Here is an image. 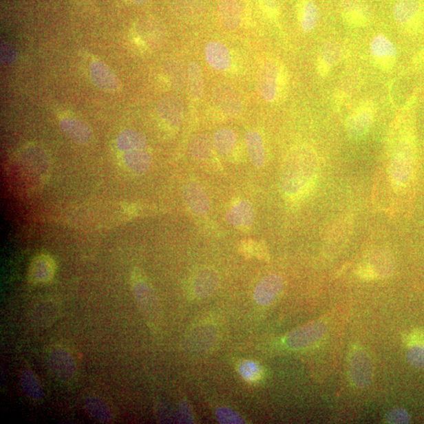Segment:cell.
Here are the masks:
<instances>
[{
  "label": "cell",
  "mask_w": 424,
  "mask_h": 424,
  "mask_svg": "<svg viewBox=\"0 0 424 424\" xmlns=\"http://www.w3.org/2000/svg\"><path fill=\"white\" fill-rule=\"evenodd\" d=\"M204 8L202 0H181L178 3V13L183 18L193 19L203 12Z\"/></svg>",
  "instance_id": "1f68e13d"
},
{
  "label": "cell",
  "mask_w": 424,
  "mask_h": 424,
  "mask_svg": "<svg viewBox=\"0 0 424 424\" xmlns=\"http://www.w3.org/2000/svg\"><path fill=\"white\" fill-rule=\"evenodd\" d=\"M259 1L268 15L271 18H276L280 9L281 0H259Z\"/></svg>",
  "instance_id": "8d00e7d4"
},
{
  "label": "cell",
  "mask_w": 424,
  "mask_h": 424,
  "mask_svg": "<svg viewBox=\"0 0 424 424\" xmlns=\"http://www.w3.org/2000/svg\"><path fill=\"white\" fill-rule=\"evenodd\" d=\"M158 113L160 119L171 128L180 127L184 116V104L176 96L161 98L158 104Z\"/></svg>",
  "instance_id": "8fae6325"
},
{
  "label": "cell",
  "mask_w": 424,
  "mask_h": 424,
  "mask_svg": "<svg viewBox=\"0 0 424 424\" xmlns=\"http://www.w3.org/2000/svg\"><path fill=\"white\" fill-rule=\"evenodd\" d=\"M375 105L371 100H364L351 112L346 120V130L354 140H361L369 134L375 120Z\"/></svg>",
  "instance_id": "277c9868"
},
{
  "label": "cell",
  "mask_w": 424,
  "mask_h": 424,
  "mask_svg": "<svg viewBox=\"0 0 424 424\" xmlns=\"http://www.w3.org/2000/svg\"><path fill=\"white\" fill-rule=\"evenodd\" d=\"M284 282L277 275H268L262 280L254 292L255 302L259 305L270 304L281 294Z\"/></svg>",
  "instance_id": "5bb4252c"
},
{
  "label": "cell",
  "mask_w": 424,
  "mask_h": 424,
  "mask_svg": "<svg viewBox=\"0 0 424 424\" xmlns=\"http://www.w3.org/2000/svg\"><path fill=\"white\" fill-rule=\"evenodd\" d=\"M118 147L127 152L142 150L147 147V139L141 133L127 130L120 134L118 138Z\"/></svg>",
  "instance_id": "83f0119b"
},
{
  "label": "cell",
  "mask_w": 424,
  "mask_h": 424,
  "mask_svg": "<svg viewBox=\"0 0 424 424\" xmlns=\"http://www.w3.org/2000/svg\"><path fill=\"white\" fill-rule=\"evenodd\" d=\"M219 15L222 24L227 29H238L243 18L241 0H220Z\"/></svg>",
  "instance_id": "ffe728a7"
},
{
  "label": "cell",
  "mask_w": 424,
  "mask_h": 424,
  "mask_svg": "<svg viewBox=\"0 0 424 424\" xmlns=\"http://www.w3.org/2000/svg\"><path fill=\"white\" fill-rule=\"evenodd\" d=\"M255 219L253 206L248 200H238L231 206L226 215L229 224L239 231H248L253 226Z\"/></svg>",
  "instance_id": "7c38bea8"
},
{
  "label": "cell",
  "mask_w": 424,
  "mask_h": 424,
  "mask_svg": "<svg viewBox=\"0 0 424 424\" xmlns=\"http://www.w3.org/2000/svg\"><path fill=\"white\" fill-rule=\"evenodd\" d=\"M187 78L189 92L191 98L194 100L202 98L204 92V80L200 65L196 63L189 64Z\"/></svg>",
  "instance_id": "d4e9b609"
},
{
  "label": "cell",
  "mask_w": 424,
  "mask_h": 424,
  "mask_svg": "<svg viewBox=\"0 0 424 424\" xmlns=\"http://www.w3.org/2000/svg\"><path fill=\"white\" fill-rule=\"evenodd\" d=\"M394 268L392 255L387 251L377 250L370 253L366 261L359 266L357 273L363 280L372 281L389 277Z\"/></svg>",
  "instance_id": "8992f818"
},
{
  "label": "cell",
  "mask_w": 424,
  "mask_h": 424,
  "mask_svg": "<svg viewBox=\"0 0 424 424\" xmlns=\"http://www.w3.org/2000/svg\"><path fill=\"white\" fill-rule=\"evenodd\" d=\"M301 30L305 33L315 30L320 19L319 9L314 0H301L297 8Z\"/></svg>",
  "instance_id": "44dd1931"
},
{
  "label": "cell",
  "mask_w": 424,
  "mask_h": 424,
  "mask_svg": "<svg viewBox=\"0 0 424 424\" xmlns=\"http://www.w3.org/2000/svg\"><path fill=\"white\" fill-rule=\"evenodd\" d=\"M245 142L249 158L253 165L256 167L264 166L266 161L265 147L263 138L257 131H251L245 136Z\"/></svg>",
  "instance_id": "cb8c5ba5"
},
{
  "label": "cell",
  "mask_w": 424,
  "mask_h": 424,
  "mask_svg": "<svg viewBox=\"0 0 424 424\" xmlns=\"http://www.w3.org/2000/svg\"><path fill=\"white\" fill-rule=\"evenodd\" d=\"M238 372L244 381L250 383L260 381L264 375L263 370L259 365L248 360L240 364Z\"/></svg>",
  "instance_id": "4dcf8cb0"
},
{
  "label": "cell",
  "mask_w": 424,
  "mask_h": 424,
  "mask_svg": "<svg viewBox=\"0 0 424 424\" xmlns=\"http://www.w3.org/2000/svg\"><path fill=\"white\" fill-rule=\"evenodd\" d=\"M320 160L315 149L299 145L289 150L281 171V187L290 203L298 204L314 191L319 176Z\"/></svg>",
  "instance_id": "7a4b0ae2"
},
{
  "label": "cell",
  "mask_w": 424,
  "mask_h": 424,
  "mask_svg": "<svg viewBox=\"0 0 424 424\" xmlns=\"http://www.w3.org/2000/svg\"><path fill=\"white\" fill-rule=\"evenodd\" d=\"M165 31L158 22L147 21L138 27L139 41L147 49L154 50L161 45L165 39Z\"/></svg>",
  "instance_id": "7402d4cb"
},
{
  "label": "cell",
  "mask_w": 424,
  "mask_h": 424,
  "mask_svg": "<svg viewBox=\"0 0 424 424\" xmlns=\"http://www.w3.org/2000/svg\"><path fill=\"white\" fill-rule=\"evenodd\" d=\"M132 3L136 5H142L150 1V0H131Z\"/></svg>",
  "instance_id": "ab89813d"
},
{
  "label": "cell",
  "mask_w": 424,
  "mask_h": 424,
  "mask_svg": "<svg viewBox=\"0 0 424 424\" xmlns=\"http://www.w3.org/2000/svg\"><path fill=\"white\" fill-rule=\"evenodd\" d=\"M61 127L67 136L78 142H86L91 138L89 127L81 120L65 119L61 122Z\"/></svg>",
  "instance_id": "4316f807"
},
{
  "label": "cell",
  "mask_w": 424,
  "mask_h": 424,
  "mask_svg": "<svg viewBox=\"0 0 424 424\" xmlns=\"http://www.w3.org/2000/svg\"><path fill=\"white\" fill-rule=\"evenodd\" d=\"M288 85L287 70L280 61L270 59L262 64L258 74V91L264 101H281L286 96Z\"/></svg>",
  "instance_id": "3957f363"
},
{
  "label": "cell",
  "mask_w": 424,
  "mask_h": 424,
  "mask_svg": "<svg viewBox=\"0 0 424 424\" xmlns=\"http://www.w3.org/2000/svg\"><path fill=\"white\" fill-rule=\"evenodd\" d=\"M184 198L189 209L194 214L205 215L211 208V202L207 193L197 183H189L184 189Z\"/></svg>",
  "instance_id": "d6986e66"
},
{
  "label": "cell",
  "mask_w": 424,
  "mask_h": 424,
  "mask_svg": "<svg viewBox=\"0 0 424 424\" xmlns=\"http://www.w3.org/2000/svg\"><path fill=\"white\" fill-rule=\"evenodd\" d=\"M340 13L346 24L352 28L370 25L372 19V10L365 0H341Z\"/></svg>",
  "instance_id": "52a82bcc"
},
{
  "label": "cell",
  "mask_w": 424,
  "mask_h": 424,
  "mask_svg": "<svg viewBox=\"0 0 424 424\" xmlns=\"http://www.w3.org/2000/svg\"><path fill=\"white\" fill-rule=\"evenodd\" d=\"M372 58L379 70L388 72L394 68L397 60L398 49L386 36L377 35L370 44Z\"/></svg>",
  "instance_id": "ba28073f"
},
{
  "label": "cell",
  "mask_w": 424,
  "mask_h": 424,
  "mask_svg": "<svg viewBox=\"0 0 424 424\" xmlns=\"http://www.w3.org/2000/svg\"><path fill=\"white\" fill-rule=\"evenodd\" d=\"M189 152L196 160L204 161L209 159L212 152L211 139L204 135L193 138L189 144Z\"/></svg>",
  "instance_id": "f1b7e54d"
},
{
  "label": "cell",
  "mask_w": 424,
  "mask_h": 424,
  "mask_svg": "<svg viewBox=\"0 0 424 424\" xmlns=\"http://www.w3.org/2000/svg\"><path fill=\"white\" fill-rule=\"evenodd\" d=\"M258 242L253 240H244L239 244L240 253L246 259L256 257L257 254Z\"/></svg>",
  "instance_id": "d590c367"
},
{
  "label": "cell",
  "mask_w": 424,
  "mask_h": 424,
  "mask_svg": "<svg viewBox=\"0 0 424 424\" xmlns=\"http://www.w3.org/2000/svg\"><path fill=\"white\" fill-rule=\"evenodd\" d=\"M394 19L401 30L410 34L420 31L423 10L419 0H398L393 9Z\"/></svg>",
  "instance_id": "5b68a950"
},
{
  "label": "cell",
  "mask_w": 424,
  "mask_h": 424,
  "mask_svg": "<svg viewBox=\"0 0 424 424\" xmlns=\"http://www.w3.org/2000/svg\"><path fill=\"white\" fill-rule=\"evenodd\" d=\"M167 75L169 77L173 88L181 89L185 85L186 75L180 63H171L167 67Z\"/></svg>",
  "instance_id": "d6a6232c"
},
{
  "label": "cell",
  "mask_w": 424,
  "mask_h": 424,
  "mask_svg": "<svg viewBox=\"0 0 424 424\" xmlns=\"http://www.w3.org/2000/svg\"><path fill=\"white\" fill-rule=\"evenodd\" d=\"M352 227L351 216H344L334 223L326 238L325 251L328 255L336 253L344 246L352 232Z\"/></svg>",
  "instance_id": "30bf717a"
},
{
  "label": "cell",
  "mask_w": 424,
  "mask_h": 424,
  "mask_svg": "<svg viewBox=\"0 0 424 424\" xmlns=\"http://www.w3.org/2000/svg\"><path fill=\"white\" fill-rule=\"evenodd\" d=\"M407 360L411 365L424 370V341L412 346L407 353Z\"/></svg>",
  "instance_id": "e575fe53"
},
{
  "label": "cell",
  "mask_w": 424,
  "mask_h": 424,
  "mask_svg": "<svg viewBox=\"0 0 424 424\" xmlns=\"http://www.w3.org/2000/svg\"><path fill=\"white\" fill-rule=\"evenodd\" d=\"M388 422L393 423H410V416L404 410H396L388 414Z\"/></svg>",
  "instance_id": "f35d334b"
},
{
  "label": "cell",
  "mask_w": 424,
  "mask_h": 424,
  "mask_svg": "<svg viewBox=\"0 0 424 424\" xmlns=\"http://www.w3.org/2000/svg\"><path fill=\"white\" fill-rule=\"evenodd\" d=\"M325 331L326 328L321 324H310L290 333L286 339V343L293 349L304 348L321 339Z\"/></svg>",
  "instance_id": "4fadbf2b"
},
{
  "label": "cell",
  "mask_w": 424,
  "mask_h": 424,
  "mask_svg": "<svg viewBox=\"0 0 424 424\" xmlns=\"http://www.w3.org/2000/svg\"><path fill=\"white\" fill-rule=\"evenodd\" d=\"M218 421L224 424H241L245 423L244 418L237 414L236 411L228 408V407H221L215 412Z\"/></svg>",
  "instance_id": "836d02e7"
},
{
  "label": "cell",
  "mask_w": 424,
  "mask_h": 424,
  "mask_svg": "<svg viewBox=\"0 0 424 424\" xmlns=\"http://www.w3.org/2000/svg\"><path fill=\"white\" fill-rule=\"evenodd\" d=\"M417 61L421 63H424V47L419 55H418Z\"/></svg>",
  "instance_id": "60d3db41"
},
{
  "label": "cell",
  "mask_w": 424,
  "mask_h": 424,
  "mask_svg": "<svg viewBox=\"0 0 424 424\" xmlns=\"http://www.w3.org/2000/svg\"><path fill=\"white\" fill-rule=\"evenodd\" d=\"M350 377L360 388L367 386L370 382L371 369L365 354L358 352L350 359Z\"/></svg>",
  "instance_id": "603a6c76"
},
{
  "label": "cell",
  "mask_w": 424,
  "mask_h": 424,
  "mask_svg": "<svg viewBox=\"0 0 424 424\" xmlns=\"http://www.w3.org/2000/svg\"><path fill=\"white\" fill-rule=\"evenodd\" d=\"M126 160L128 165L131 167L134 171L139 173L147 171L149 167V155L144 150H136V151L128 152L126 156Z\"/></svg>",
  "instance_id": "f546056e"
},
{
  "label": "cell",
  "mask_w": 424,
  "mask_h": 424,
  "mask_svg": "<svg viewBox=\"0 0 424 424\" xmlns=\"http://www.w3.org/2000/svg\"><path fill=\"white\" fill-rule=\"evenodd\" d=\"M237 144L236 133L229 128L218 131L214 136V146L222 156L228 157L235 150Z\"/></svg>",
  "instance_id": "484cf974"
},
{
  "label": "cell",
  "mask_w": 424,
  "mask_h": 424,
  "mask_svg": "<svg viewBox=\"0 0 424 424\" xmlns=\"http://www.w3.org/2000/svg\"><path fill=\"white\" fill-rule=\"evenodd\" d=\"M90 75L94 85L104 92L118 90L120 82L114 72L101 61H96L90 66Z\"/></svg>",
  "instance_id": "9a60e30c"
},
{
  "label": "cell",
  "mask_w": 424,
  "mask_h": 424,
  "mask_svg": "<svg viewBox=\"0 0 424 424\" xmlns=\"http://www.w3.org/2000/svg\"><path fill=\"white\" fill-rule=\"evenodd\" d=\"M205 59L212 69L226 72L231 69L232 58L230 51L219 41H211L204 48Z\"/></svg>",
  "instance_id": "2e32d148"
},
{
  "label": "cell",
  "mask_w": 424,
  "mask_h": 424,
  "mask_svg": "<svg viewBox=\"0 0 424 424\" xmlns=\"http://www.w3.org/2000/svg\"><path fill=\"white\" fill-rule=\"evenodd\" d=\"M17 59V52L15 50L6 43H2L1 46V60L5 65H10L14 63Z\"/></svg>",
  "instance_id": "74e56055"
},
{
  "label": "cell",
  "mask_w": 424,
  "mask_h": 424,
  "mask_svg": "<svg viewBox=\"0 0 424 424\" xmlns=\"http://www.w3.org/2000/svg\"><path fill=\"white\" fill-rule=\"evenodd\" d=\"M212 99L217 109L229 116L241 113L242 103L234 89L226 83H219L213 88Z\"/></svg>",
  "instance_id": "9c48e42d"
},
{
  "label": "cell",
  "mask_w": 424,
  "mask_h": 424,
  "mask_svg": "<svg viewBox=\"0 0 424 424\" xmlns=\"http://www.w3.org/2000/svg\"><path fill=\"white\" fill-rule=\"evenodd\" d=\"M343 51L341 47L334 41H328L321 47L317 61V70L321 77H327L334 66L341 60Z\"/></svg>",
  "instance_id": "e0dca14e"
},
{
  "label": "cell",
  "mask_w": 424,
  "mask_h": 424,
  "mask_svg": "<svg viewBox=\"0 0 424 424\" xmlns=\"http://www.w3.org/2000/svg\"><path fill=\"white\" fill-rule=\"evenodd\" d=\"M220 277L217 272L211 268L200 270L193 280L192 288L194 297L204 299L213 293L219 286Z\"/></svg>",
  "instance_id": "ac0fdd59"
},
{
  "label": "cell",
  "mask_w": 424,
  "mask_h": 424,
  "mask_svg": "<svg viewBox=\"0 0 424 424\" xmlns=\"http://www.w3.org/2000/svg\"><path fill=\"white\" fill-rule=\"evenodd\" d=\"M388 143L390 184L396 193H403L414 183L417 170L416 139L410 116L397 117L390 127Z\"/></svg>",
  "instance_id": "6da1fadb"
}]
</instances>
